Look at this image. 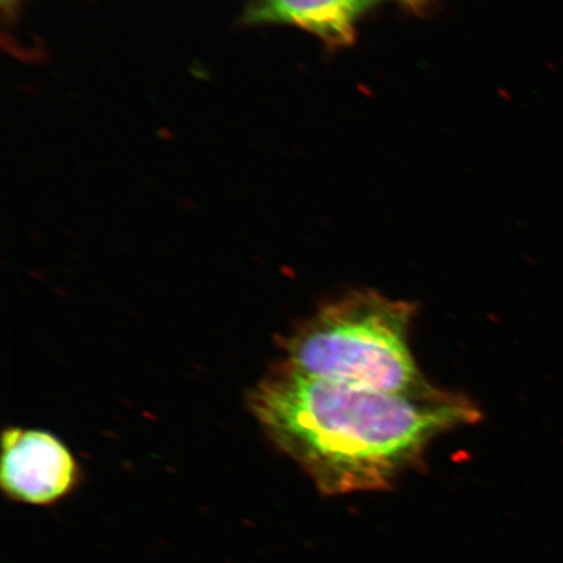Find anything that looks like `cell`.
Listing matches in <instances>:
<instances>
[{
	"label": "cell",
	"instance_id": "obj_3",
	"mask_svg": "<svg viewBox=\"0 0 563 563\" xmlns=\"http://www.w3.org/2000/svg\"><path fill=\"white\" fill-rule=\"evenodd\" d=\"M80 478L73 453L55 435L21 428L3 432L0 485L11 501L51 508L73 495Z\"/></svg>",
	"mask_w": 563,
	"mask_h": 563
},
{
	"label": "cell",
	"instance_id": "obj_4",
	"mask_svg": "<svg viewBox=\"0 0 563 563\" xmlns=\"http://www.w3.org/2000/svg\"><path fill=\"white\" fill-rule=\"evenodd\" d=\"M389 0H250L245 24H287L312 33L330 48L354 45L365 13Z\"/></svg>",
	"mask_w": 563,
	"mask_h": 563
},
{
	"label": "cell",
	"instance_id": "obj_5",
	"mask_svg": "<svg viewBox=\"0 0 563 563\" xmlns=\"http://www.w3.org/2000/svg\"><path fill=\"white\" fill-rule=\"evenodd\" d=\"M408 11L420 12L428 9L432 0H399Z\"/></svg>",
	"mask_w": 563,
	"mask_h": 563
},
{
	"label": "cell",
	"instance_id": "obj_6",
	"mask_svg": "<svg viewBox=\"0 0 563 563\" xmlns=\"http://www.w3.org/2000/svg\"><path fill=\"white\" fill-rule=\"evenodd\" d=\"M3 4H7V3H12L13 0H2Z\"/></svg>",
	"mask_w": 563,
	"mask_h": 563
},
{
	"label": "cell",
	"instance_id": "obj_2",
	"mask_svg": "<svg viewBox=\"0 0 563 563\" xmlns=\"http://www.w3.org/2000/svg\"><path fill=\"white\" fill-rule=\"evenodd\" d=\"M417 308L375 290H354L325 302L284 342L282 364L302 375L387 393L438 390L410 349Z\"/></svg>",
	"mask_w": 563,
	"mask_h": 563
},
{
	"label": "cell",
	"instance_id": "obj_1",
	"mask_svg": "<svg viewBox=\"0 0 563 563\" xmlns=\"http://www.w3.org/2000/svg\"><path fill=\"white\" fill-rule=\"evenodd\" d=\"M276 445L328 493L386 488L435 438L482 418L467 397L387 393L277 365L251 394Z\"/></svg>",
	"mask_w": 563,
	"mask_h": 563
}]
</instances>
